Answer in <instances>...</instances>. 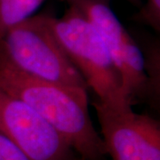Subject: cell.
<instances>
[{"mask_svg":"<svg viewBox=\"0 0 160 160\" xmlns=\"http://www.w3.org/2000/svg\"><path fill=\"white\" fill-rule=\"evenodd\" d=\"M137 22L150 26L156 31L160 30V0H146L141 11L135 15Z\"/></svg>","mask_w":160,"mask_h":160,"instance_id":"obj_9","label":"cell"},{"mask_svg":"<svg viewBox=\"0 0 160 160\" xmlns=\"http://www.w3.org/2000/svg\"><path fill=\"white\" fill-rule=\"evenodd\" d=\"M107 155L112 160H160V124L130 108L93 102Z\"/></svg>","mask_w":160,"mask_h":160,"instance_id":"obj_6","label":"cell"},{"mask_svg":"<svg viewBox=\"0 0 160 160\" xmlns=\"http://www.w3.org/2000/svg\"><path fill=\"white\" fill-rule=\"evenodd\" d=\"M54 36L98 101L113 108H130L131 99L106 46L87 18L72 6L62 17L48 15Z\"/></svg>","mask_w":160,"mask_h":160,"instance_id":"obj_2","label":"cell"},{"mask_svg":"<svg viewBox=\"0 0 160 160\" xmlns=\"http://www.w3.org/2000/svg\"><path fill=\"white\" fill-rule=\"evenodd\" d=\"M78 9L96 29L118 70L132 104L149 98L142 51L109 6V0H65Z\"/></svg>","mask_w":160,"mask_h":160,"instance_id":"obj_4","label":"cell"},{"mask_svg":"<svg viewBox=\"0 0 160 160\" xmlns=\"http://www.w3.org/2000/svg\"><path fill=\"white\" fill-rule=\"evenodd\" d=\"M159 46L158 45L148 47L146 52L143 53L144 58V70L148 81L149 98L154 103L159 99L160 92V54Z\"/></svg>","mask_w":160,"mask_h":160,"instance_id":"obj_8","label":"cell"},{"mask_svg":"<svg viewBox=\"0 0 160 160\" xmlns=\"http://www.w3.org/2000/svg\"><path fill=\"white\" fill-rule=\"evenodd\" d=\"M0 59L23 74L62 86L88 87L54 36L48 15H33L0 39Z\"/></svg>","mask_w":160,"mask_h":160,"instance_id":"obj_3","label":"cell"},{"mask_svg":"<svg viewBox=\"0 0 160 160\" xmlns=\"http://www.w3.org/2000/svg\"><path fill=\"white\" fill-rule=\"evenodd\" d=\"M45 0H0V39L13 26L33 16Z\"/></svg>","mask_w":160,"mask_h":160,"instance_id":"obj_7","label":"cell"},{"mask_svg":"<svg viewBox=\"0 0 160 160\" xmlns=\"http://www.w3.org/2000/svg\"><path fill=\"white\" fill-rule=\"evenodd\" d=\"M0 87L34 109L81 160H103L107 156L90 118L87 90L37 79L1 59Z\"/></svg>","mask_w":160,"mask_h":160,"instance_id":"obj_1","label":"cell"},{"mask_svg":"<svg viewBox=\"0 0 160 160\" xmlns=\"http://www.w3.org/2000/svg\"><path fill=\"white\" fill-rule=\"evenodd\" d=\"M126 1L130 2V3L133 4V5H140L141 2H142V0H126Z\"/></svg>","mask_w":160,"mask_h":160,"instance_id":"obj_11","label":"cell"},{"mask_svg":"<svg viewBox=\"0 0 160 160\" xmlns=\"http://www.w3.org/2000/svg\"><path fill=\"white\" fill-rule=\"evenodd\" d=\"M0 132L29 160H81L34 109L1 87Z\"/></svg>","mask_w":160,"mask_h":160,"instance_id":"obj_5","label":"cell"},{"mask_svg":"<svg viewBox=\"0 0 160 160\" xmlns=\"http://www.w3.org/2000/svg\"><path fill=\"white\" fill-rule=\"evenodd\" d=\"M0 160H29L21 149L0 132Z\"/></svg>","mask_w":160,"mask_h":160,"instance_id":"obj_10","label":"cell"}]
</instances>
